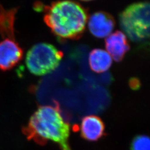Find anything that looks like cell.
<instances>
[{
	"label": "cell",
	"instance_id": "277c9868",
	"mask_svg": "<svg viewBox=\"0 0 150 150\" xmlns=\"http://www.w3.org/2000/svg\"><path fill=\"white\" fill-rule=\"evenodd\" d=\"M64 54L54 45L38 43L28 51L26 64L28 70L33 75L43 76L52 72L59 66Z\"/></svg>",
	"mask_w": 150,
	"mask_h": 150
},
{
	"label": "cell",
	"instance_id": "52a82bcc",
	"mask_svg": "<svg viewBox=\"0 0 150 150\" xmlns=\"http://www.w3.org/2000/svg\"><path fill=\"white\" fill-rule=\"evenodd\" d=\"M105 45L106 51L116 62L122 61L130 48L126 36L119 31L110 34L107 37Z\"/></svg>",
	"mask_w": 150,
	"mask_h": 150
},
{
	"label": "cell",
	"instance_id": "8fae6325",
	"mask_svg": "<svg viewBox=\"0 0 150 150\" xmlns=\"http://www.w3.org/2000/svg\"><path fill=\"white\" fill-rule=\"evenodd\" d=\"M131 150H150L149 137L146 135H139L134 137L131 145Z\"/></svg>",
	"mask_w": 150,
	"mask_h": 150
},
{
	"label": "cell",
	"instance_id": "30bf717a",
	"mask_svg": "<svg viewBox=\"0 0 150 150\" xmlns=\"http://www.w3.org/2000/svg\"><path fill=\"white\" fill-rule=\"evenodd\" d=\"M91 70L96 73L107 71L112 64V59L106 51L96 48L91 51L88 57Z\"/></svg>",
	"mask_w": 150,
	"mask_h": 150
},
{
	"label": "cell",
	"instance_id": "7a4b0ae2",
	"mask_svg": "<svg viewBox=\"0 0 150 150\" xmlns=\"http://www.w3.org/2000/svg\"><path fill=\"white\" fill-rule=\"evenodd\" d=\"M44 21L61 39L77 40L85 30L88 15L85 7L72 0H60L43 7Z\"/></svg>",
	"mask_w": 150,
	"mask_h": 150
},
{
	"label": "cell",
	"instance_id": "3957f363",
	"mask_svg": "<svg viewBox=\"0 0 150 150\" xmlns=\"http://www.w3.org/2000/svg\"><path fill=\"white\" fill-rule=\"evenodd\" d=\"M125 35L135 42L146 41L150 37V4L139 2L127 6L119 16Z\"/></svg>",
	"mask_w": 150,
	"mask_h": 150
},
{
	"label": "cell",
	"instance_id": "ba28073f",
	"mask_svg": "<svg viewBox=\"0 0 150 150\" xmlns=\"http://www.w3.org/2000/svg\"><path fill=\"white\" fill-rule=\"evenodd\" d=\"M80 130L81 137L88 141H96L105 134V124L101 118L95 115L82 118Z\"/></svg>",
	"mask_w": 150,
	"mask_h": 150
},
{
	"label": "cell",
	"instance_id": "7c38bea8",
	"mask_svg": "<svg viewBox=\"0 0 150 150\" xmlns=\"http://www.w3.org/2000/svg\"><path fill=\"white\" fill-rule=\"evenodd\" d=\"M81 1H92V0H81Z\"/></svg>",
	"mask_w": 150,
	"mask_h": 150
},
{
	"label": "cell",
	"instance_id": "6da1fadb",
	"mask_svg": "<svg viewBox=\"0 0 150 150\" xmlns=\"http://www.w3.org/2000/svg\"><path fill=\"white\" fill-rule=\"evenodd\" d=\"M22 132L27 139L43 145L50 140L59 145L61 150H71L69 144L70 125L59 110L52 106H42L32 114Z\"/></svg>",
	"mask_w": 150,
	"mask_h": 150
},
{
	"label": "cell",
	"instance_id": "5b68a950",
	"mask_svg": "<svg viewBox=\"0 0 150 150\" xmlns=\"http://www.w3.org/2000/svg\"><path fill=\"white\" fill-rule=\"evenodd\" d=\"M23 56V50L15 40L4 39L0 42V70L8 71L19 64Z\"/></svg>",
	"mask_w": 150,
	"mask_h": 150
},
{
	"label": "cell",
	"instance_id": "9c48e42d",
	"mask_svg": "<svg viewBox=\"0 0 150 150\" xmlns=\"http://www.w3.org/2000/svg\"><path fill=\"white\" fill-rule=\"evenodd\" d=\"M17 8L5 9L0 5V37L15 40V22Z\"/></svg>",
	"mask_w": 150,
	"mask_h": 150
},
{
	"label": "cell",
	"instance_id": "8992f818",
	"mask_svg": "<svg viewBox=\"0 0 150 150\" xmlns=\"http://www.w3.org/2000/svg\"><path fill=\"white\" fill-rule=\"evenodd\" d=\"M88 20L89 30L96 38L108 37L112 32L115 26L112 16L104 11L94 13Z\"/></svg>",
	"mask_w": 150,
	"mask_h": 150
}]
</instances>
